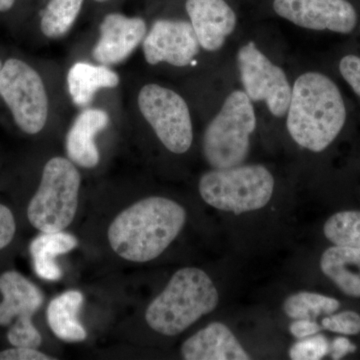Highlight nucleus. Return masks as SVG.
<instances>
[{
	"instance_id": "nucleus-1",
	"label": "nucleus",
	"mask_w": 360,
	"mask_h": 360,
	"mask_svg": "<svg viewBox=\"0 0 360 360\" xmlns=\"http://www.w3.org/2000/svg\"><path fill=\"white\" fill-rule=\"evenodd\" d=\"M186 221V212L181 205L153 196L120 212L108 229V240L120 257L132 262H148L172 245Z\"/></svg>"
},
{
	"instance_id": "nucleus-2",
	"label": "nucleus",
	"mask_w": 360,
	"mask_h": 360,
	"mask_svg": "<svg viewBox=\"0 0 360 360\" xmlns=\"http://www.w3.org/2000/svg\"><path fill=\"white\" fill-rule=\"evenodd\" d=\"M288 111L290 136L298 146L314 153L328 148L347 120L340 89L319 72L304 73L296 79Z\"/></svg>"
},
{
	"instance_id": "nucleus-3",
	"label": "nucleus",
	"mask_w": 360,
	"mask_h": 360,
	"mask_svg": "<svg viewBox=\"0 0 360 360\" xmlns=\"http://www.w3.org/2000/svg\"><path fill=\"white\" fill-rule=\"evenodd\" d=\"M219 291L203 270L184 267L149 304L146 322L160 335H180L219 305Z\"/></svg>"
},
{
	"instance_id": "nucleus-4",
	"label": "nucleus",
	"mask_w": 360,
	"mask_h": 360,
	"mask_svg": "<svg viewBox=\"0 0 360 360\" xmlns=\"http://www.w3.org/2000/svg\"><path fill=\"white\" fill-rule=\"evenodd\" d=\"M79 187L80 174L72 161L63 158L47 161L26 207L28 222L40 232L65 231L77 214Z\"/></svg>"
},
{
	"instance_id": "nucleus-5",
	"label": "nucleus",
	"mask_w": 360,
	"mask_h": 360,
	"mask_svg": "<svg viewBox=\"0 0 360 360\" xmlns=\"http://www.w3.org/2000/svg\"><path fill=\"white\" fill-rule=\"evenodd\" d=\"M257 127L255 108L243 90L231 92L203 136V155L214 169L243 165Z\"/></svg>"
},
{
	"instance_id": "nucleus-6",
	"label": "nucleus",
	"mask_w": 360,
	"mask_h": 360,
	"mask_svg": "<svg viewBox=\"0 0 360 360\" xmlns=\"http://www.w3.org/2000/svg\"><path fill=\"white\" fill-rule=\"evenodd\" d=\"M200 193L208 205L236 214L255 212L271 200L274 179L262 165H238L206 172Z\"/></svg>"
},
{
	"instance_id": "nucleus-7",
	"label": "nucleus",
	"mask_w": 360,
	"mask_h": 360,
	"mask_svg": "<svg viewBox=\"0 0 360 360\" xmlns=\"http://www.w3.org/2000/svg\"><path fill=\"white\" fill-rule=\"evenodd\" d=\"M0 99L21 132L37 135L49 117V96L39 71L25 59L7 58L0 72Z\"/></svg>"
},
{
	"instance_id": "nucleus-8",
	"label": "nucleus",
	"mask_w": 360,
	"mask_h": 360,
	"mask_svg": "<svg viewBox=\"0 0 360 360\" xmlns=\"http://www.w3.org/2000/svg\"><path fill=\"white\" fill-rule=\"evenodd\" d=\"M44 302L42 291L16 270L0 274V328L11 347L39 348L42 336L33 316Z\"/></svg>"
},
{
	"instance_id": "nucleus-9",
	"label": "nucleus",
	"mask_w": 360,
	"mask_h": 360,
	"mask_svg": "<svg viewBox=\"0 0 360 360\" xmlns=\"http://www.w3.org/2000/svg\"><path fill=\"white\" fill-rule=\"evenodd\" d=\"M139 106L163 146L181 155L193 141V122L188 106L174 90L148 84L139 92Z\"/></svg>"
},
{
	"instance_id": "nucleus-10",
	"label": "nucleus",
	"mask_w": 360,
	"mask_h": 360,
	"mask_svg": "<svg viewBox=\"0 0 360 360\" xmlns=\"http://www.w3.org/2000/svg\"><path fill=\"white\" fill-rule=\"evenodd\" d=\"M238 65L241 82L250 101H265L270 113L276 117L285 115L292 89L283 68L272 63L252 41L239 49Z\"/></svg>"
},
{
	"instance_id": "nucleus-11",
	"label": "nucleus",
	"mask_w": 360,
	"mask_h": 360,
	"mask_svg": "<svg viewBox=\"0 0 360 360\" xmlns=\"http://www.w3.org/2000/svg\"><path fill=\"white\" fill-rule=\"evenodd\" d=\"M274 11L300 27L312 30L352 32L357 13L347 0H274Z\"/></svg>"
},
{
	"instance_id": "nucleus-12",
	"label": "nucleus",
	"mask_w": 360,
	"mask_h": 360,
	"mask_svg": "<svg viewBox=\"0 0 360 360\" xmlns=\"http://www.w3.org/2000/svg\"><path fill=\"white\" fill-rule=\"evenodd\" d=\"M200 44L191 23L180 20H158L143 41L146 61L184 68L193 63Z\"/></svg>"
},
{
	"instance_id": "nucleus-13",
	"label": "nucleus",
	"mask_w": 360,
	"mask_h": 360,
	"mask_svg": "<svg viewBox=\"0 0 360 360\" xmlns=\"http://www.w3.org/2000/svg\"><path fill=\"white\" fill-rule=\"evenodd\" d=\"M146 35V25L141 18H129L110 13L101 25V39L94 49V58L103 65H113L125 60Z\"/></svg>"
},
{
	"instance_id": "nucleus-14",
	"label": "nucleus",
	"mask_w": 360,
	"mask_h": 360,
	"mask_svg": "<svg viewBox=\"0 0 360 360\" xmlns=\"http://www.w3.org/2000/svg\"><path fill=\"white\" fill-rule=\"evenodd\" d=\"M186 11L200 46L217 51L234 32L236 15L225 0H187Z\"/></svg>"
},
{
	"instance_id": "nucleus-15",
	"label": "nucleus",
	"mask_w": 360,
	"mask_h": 360,
	"mask_svg": "<svg viewBox=\"0 0 360 360\" xmlns=\"http://www.w3.org/2000/svg\"><path fill=\"white\" fill-rule=\"evenodd\" d=\"M186 360H248L250 354L221 322H212L182 345Z\"/></svg>"
},
{
	"instance_id": "nucleus-16",
	"label": "nucleus",
	"mask_w": 360,
	"mask_h": 360,
	"mask_svg": "<svg viewBox=\"0 0 360 360\" xmlns=\"http://www.w3.org/2000/svg\"><path fill=\"white\" fill-rule=\"evenodd\" d=\"M108 123L110 116L105 111L90 108L80 113L66 135V151L70 160L82 167H96L99 162V153L94 139Z\"/></svg>"
},
{
	"instance_id": "nucleus-17",
	"label": "nucleus",
	"mask_w": 360,
	"mask_h": 360,
	"mask_svg": "<svg viewBox=\"0 0 360 360\" xmlns=\"http://www.w3.org/2000/svg\"><path fill=\"white\" fill-rule=\"evenodd\" d=\"M321 269L345 295L360 297V248H329L322 255Z\"/></svg>"
},
{
	"instance_id": "nucleus-18",
	"label": "nucleus",
	"mask_w": 360,
	"mask_h": 360,
	"mask_svg": "<svg viewBox=\"0 0 360 360\" xmlns=\"http://www.w3.org/2000/svg\"><path fill=\"white\" fill-rule=\"evenodd\" d=\"M84 303L80 291L70 290L53 298L46 310V319L53 335L66 342H80L87 333L77 319Z\"/></svg>"
},
{
	"instance_id": "nucleus-19",
	"label": "nucleus",
	"mask_w": 360,
	"mask_h": 360,
	"mask_svg": "<svg viewBox=\"0 0 360 360\" xmlns=\"http://www.w3.org/2000/svg\"><path fill=\"white\" fill-rule=\"evenodd\" d=\"M78 245L77 238L65 231L46 233L41 232L30 243L33 266L40 278L56 281L63 276L60 267L56 264V258L75 250Z\"/></svg>"
},
{
	"instance_id": "nucleus-20",
	"label": "nucleus",
	"mask_w": 360,
	"mask_h": 360,
	"mask_svg": "<svg viewBox=\"0 0 360 360\" xmlns=\"http://www.w3.org/2000/svg\"><path fill=\"white\" fill-rule=\"evenodd\" d=\"M68 84L73 103L84 108L91 103L99 89L117 86L120 77L105 66L79 63L70 68Z\"/></svg>"
},
{
	"instance_id": "nucleus-21",
	"label": "nucleus",
	"mask_w": 360,
	"mask_h": 360,
	"mask_svg": "<svg viewBox=\"0 0 360 360\" xmlns=\"http://www.w3.org/2000/svg\"><path fill=\"white\" fill-rule=\"evenodd\" d=\"M340 307V303L335 298L309 291L288 296L283 303L284 312L292 319L315 321L321 315L335 314Z\"/></svg>"
},
{
	"instance_id": "nucleus-22",
	"label": "nucleus",
	"mask_w": 360,
	"mask_h": 360,
	"mask_svg": "<svg viewBox=\"0 0 360 360\" xmlns=\"http://www.w3.org/2000/svg\"><path fill=\"white\" fill-rule=\"evenodd\" d=\"M84 0H49L40 20V30L49 39H58L70 32Z\"/></svg>"
},
{
	"instance_id": "nucleus-23",
	"label": "nucleus",
	"mask_w": 360,
	"mask_h": 360,
	"mask_svg": "<svg viewBox=\"0 0 360 360\" xmlns=\"http://www.w3.org/2000/svg\"><path fill=\"white\" fill-rule=\"evenodd\" d=\"M323 232L336 246L360 248V212L335 213L324 224Z\"/></svg>"
},
{
	"instance_id": "nucleus-24",
	"label": "nucleus",
	"mask_w": 360,
	"mask_h": 360,
	"mask_svg": "<svg viewBox=\"0 0 360 360\" xmlns=\"http://www.w3.org/2000/svg\"><path fill=\"white\" fill-rule=\"evenodd\" d=\"M330 343L322 335H314L298 340L290 347V357L292 360H319L329 354Z\"/></svg>"
},
{
	"instance_id": "nucleus-25",
	"label": "nucleus",
	"mask_w": 360,
	"mask_h": 360,
	"mask_svg": "<svg viewBox=\"0 0 360 360\" xmlns=\"http://www.w3.org/2000/svg\"><path fill=\"white\" fill-rule=\"evenodd\" d=\"M323 329L341 335H355L360 333V315L352 310L330 314L321 321Z\"/></svg>"
},
{
	"instance_id": "nucleus-26",
	"label": "nucleus",
	"mask_w": 360,
	"mask_h": 360,
	"mask_svg": "<svg viewBox=\"0 0 360 360\" xmlns=\"http://www.w3.org/2000/svg\"><path fill=\"white\" fill-rule=\"evenodd\" d=\"M18 232V222L11 207L0 202V252L13 245Z\"/></svg>"
},
{
	"instance_id": "nucleus-27",
	"label": "nucleus",
	"mask_w": 360,
	"mask_h": 360,
	"mask_svg": "<svg viewBox=\"0 0 360 360\" xmlns=\"http://www.w3.org/2000/svg\"><path fill=\"white\" fill-rule=\"evenodd\" d=\"M340 70L347 84L360 97V58L356 56H345L340 60Z\"/></svg>"
},
{
	"instance_id": "nucleus-28",
	"label": "nucleus",
	"mask_w": 360,
	"mask_h": 360,
	"mask_svg": "<svg viewBox=\"0 0 360 360\" xmlns=\"http://www.w3.org/2000/svg\"><path fill=\"white\" fill-rule=\"evenodd\" d=\"M54 357L44 354L37 348L11 347L0 350V360H54Z\"/></svg>"
},
{
	"instance_id": "nucleus-29",
	"label": "nucleus",
	"mask_w": 360,
	"mask_h": 360,
	"mask_svg": "<svg viewBox=\"0 0 360 360\" xmlns=\"http://www.w3.org/2000/svg\"><path fill=\"white\" fill-rule=\"evenodd\" d=\"M321 329H323L322 326L311 319H295L290 326V333L296 340H303L316 335Z\"/></svg>"
},
{
	"instance_id": "nucleus-30",
	"label": "nucleus",
	"mask_w": 360,
	"mask_h": 360,
	"mask_svg": "<svg viewBox=\"0 0 360 360\" xmlns=\"http://www.w3.org/2000/svg\"><path fill=\"white\" fill-rule=\"evenodd\" d=\"M356 350V347L345 338H338L331 342L329 354L333 359H340L348 354H352Z\"/></svg>"
},
{
	"instance_id": "nucleus-31",
	"label": "nucleus",
	"mask_w": 360,
	"mask_h": 360,
	"mask_svg": "<svg viewBox=\"0 0 360 360\" xmlns=\"http://www.w3.org/2000/svg\"><path fill=\"white\" fill-rule=\"evenodd\" d=\"M16 0H0V13H7L13 8Z\"/></svg>"
},
{
	"instance_id": "nucleus-32",
	"label": "nucleus",
	"mask_w": 360,
	"mask_h": 360,
	"mask_svg": "<svg viewBox=\"0 0 360 360\" xmlns=\"http://www.w3.org/2000/svg\"><path fill=\"white\" fill-rule=\"evenodd\" d=\"M4 60H6V59H4ZM4 58H2L1 56H0V72H1L2 66H4Z\"/></svg>"
},
{
	"instance_id": "nucleus-33",
	"label": "nucleus",
	"mask_w": 360,
	"mask_h": 360,
	"mask_svg": "<svg viewBox=\"0 0 360 360\" xmlns=\"http://www.w3.org/2000/svg\"><path fill=\"white\" fill-rule=\"evenodd\" d=\"M96 1L103 2V1H106V0H96Z\"/></svg>"
}]
</instances>
